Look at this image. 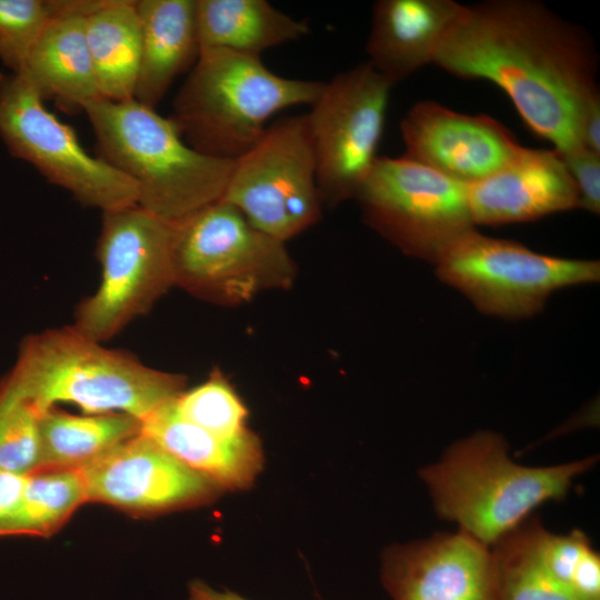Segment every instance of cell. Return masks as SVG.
Instances as JSON below:
<instances>
[{"mask_svg":"<svg viewBox=\"0 0 600 600\" xmlns=\"http://www.w3.org/2000/svg\"><path fill=\"white\" fill-rule=\"evenodd\" d=\"M462 79H484L510 98L528 128L560 154L581 148L580 122L600 98L588 33L531 0L466 6L434 61Z\"/></svg>","mask_w":600,"mask_h":600,"instance_id":"6da1fadb","label":"cell"},{"mask_svg":"<svg viewBox=\"0 0 600 600\" xmlns=\"http://www.w3.org/2000/svg\"><path fill=\"white\" fill-rule=\"evenodd\" d=\"M597 461L591 456L548 467L519 464L501 434L483 430L449 446L419 476L438 517L492 547L538 507L566 498Z\"/></svg>","mask_w":600,"mask_h":600,"instance_id":"7a4b0ae2","label":"cell"},{"mask_svg":"<svg viewBox=\"0 0 600 600\" xmlns=\"http://www.w3.org/2000/svg\"><path fill=\"white\" fill-rule=\"evenodd\" d=\"M4 380L39 413L68 402L86 414L122 412L140 421L184 387L183 377L108 349L72 326L27 337Z\"/></svg>","mask_w":600,"mask_h":600,"instance_id":"3957f363","label":"cell"},{"mask_svg":"<svg viewBox=\"0 0 600 600\" xmlns=\"http://www.w3.org/2000/svg\"><path fill=\"white\" fill-rule=\"evenodd\" d=\"M82 110L101 158L133 181L141 209L176 224L222 199L234 160L196 150L170 118L136 99L101 97Z\"/></svg>","mask_w":600,"mask_h":600,"instance_id":"277c9868","label":"cell"},{"mask_svg":"<svg viewBox=\"0 0 600 600\" xmlns=\"http://www.w3.org/2000/svg\"><path fill=\"white\" fill-rule=\"evenodd\" d=\"M322 87V81L272 72L261 57L200 49L170 119L196 150L234 160L260 139L276 113L311 106Z\"/></svg>","mask_w":600,"mask_h":600,"instance_id":"5b68a950","label":"cell"},{"mask_svg":"<svg viewBox=\"0 0 600 600\" xmlns=\"http://www.w3.org/2000/svg\"><path fill=\"white\" fill-rule=\"evenodd\" d=\"M171 230L174 283L192 292L247 299L292 280L284 242L254 228L223 200L171 224Z\"/></svg>","mask_w":600,"mask_h":600,"instance_id":"8992f818","label":"cell"},{"mask_svg":"<svg viewBox=\"0 0 600 600\" xmlns=\"http://www.w3.org/2000/svg\"><path fill=\"white\" fill-rule=\"evenodd\" d=\"M433 264L440 280L479 311L511 320L534 316L557 290L600 279L599 261L538 253L476 229L453 242Z\"/></svg>","mask_w":600,"mask_h":600,"instance_id":"52a82bcc","label":"cell"},{"mask_svg":"<svg viewBox=\"0 0 600 600\" xmlns=\"http://www.w3.org/2000/svg\"><path fill=\"white\" fill-rule=\"evenodd\" d=\"M171 224L138 204L102 212L97 256L101 279L72 327L97 342L114 337L174 284Z\"/></svg>","mask_w":600,"mask_h":600,"instance_id":"ba28073f","label":"cell"},{"mask_svg":"<svg viewBox=\"0 0 600 600\" xmlns=\"http://www.w3.org/2000/svg\"><path fill=\"white\" fill-rule=\"evenodd\" d=\"M221 200L283 242L318 221L321 197L306 114L268 124L260 139L234 159Z\"/></svg>","mask_w":600,"mask_h":600,"instance_id":"9c48e42d","label":"cell"},{"mask_svg":"<svg viewBox=\"0 0 600 600\" xmlns=\"http://www.w3.org/2000/svg\"><path fill=\"white\" fill-rule=\"evenodd\" d=\"M354 198L369 224L406 253L431 263L476 229L467 184L404 154L378 156Z\"/></svg>","mask_w":600,"mask_h":600,"instance_id":"30bf717a","label":"cell"},{"mask_svg":"<svg viewBox=\"0 0 600 600\" xmlns=\"http://www.w3.org/2000/svg\"><path fill=\"white\" fill-rule=\"evenodd\" d=\"M0 136L12 156L31 163L82 206L106 212L137 204L133 181L90 154L20 74L0 76Z\"/></svg>","mask_w":600,"mask_h":600,"instance_id":"8fae6325","label":"cell"},{"mask_svg":"<svg viewBox=\"0 0 600 600\" xmlns=\"http://www.w3.org/2000/svg\"><path fill=\"white\" fill-rule=\"evenodd\" d=\"M392 87L368 61L323 82L306 114L321 201L356 197L378 158Z\"/></svg>","mask_w":600,"mask_h":600,"instance_id":"7c38bea8","label":"cell"},{"mask_svg":"<svg viewBox=\"0 0 600 600\" xmlns=\"http://www.w3.org/2000/svg\"><path fill=\"white\" fill-rule=\"evenodd\" d=\"M87 501L137 516L209 503L221 489L142 434L81 467Z\"/></svg>","mask_w":600,"mask_h":600,"instance_id":"4fadbf2b","label":"cell"},{"mask_svg":"<svg viewBox=\"0 0 600 600\" xmlns=\"http://www.w3.org/2000/svg\"><path fill=\"white\" fill-rule=\"evenodd\" d=\"M381 582L392 600H497L491 547L459 529L387 548Z\"/></svg>","mask_w":600,"mask_h":600,"instance_id":"5bb4252c","label":"cell"},{"mask_svg":"<svg viewBox=\"0 0 600 600\" xmlns=\"http://www.w3.org/2000/svg\"><path fill=\"white\" fill-rule=\"evenodd\" d=\"M404 156L463 184L502 168L522 148L488 114H464L433 101L416 103L400 123Z\"/></svg>","mask_w":600,"mask_h":600,"instance_id":"9a60e30c","label":"cell"},{"mask_svg":"<svg viewBox=\"0 0 600 600\" xmlns=\"http://www.w3.org/2000/svg\"><path fill=\"white\" fill-rule=\"evenodd\" d=\"M474 224L527 222L579 207L573 179L556 149L522 147L502 168L467 186Z\"/></svg>","mask_w":600,"mask_h":600,"instance_id":"2e32d148","label":"cell"},{"mask_svg":"<svg viewBox=\"0 0 600 600\" xmlns=\"http://www.w3.org/2000/svg\"><path fill=\"white\" fill-rule=\"evenodd\" d=\"M453 0H379L367 40L368 62L392 86L436 54L464 11Z\"/></svg>","mask_w":600,"mask_h":600,"instance_id":"e0dca14e","label":"cell"},{"mask_svg":"<svg viewBox=\"0 0 600 600\" xmlns=\"http://www.w3.org/2000/svg\"><path fill=\"white\" fill-rule=\"evenodd\" d=\"M140 432L221 490L250 488L263 468L262 446L252 431L234 439L216 437L182 419L173 399L143 419Z\"/></svg>","mask_w":600,"mask_h":600,"instance_id":"ac0fdd59","label":"cell"},{"mask_svg":"<svg viewBox=\"0 0 600 600\" xmlns=\"http://www.w3.org/2000/svg\"><path fill=\"white\" fill-rule=\"evenodd\" d=\"M84 14L74 0H61L32 47L20 76L46 99L79 108L101 98L86 38Z\"/></svg>","mask_w":600,"mask_h":600,"instance_id":"d6986e66","label":"cell"},{"mask_svg":"<svg viewBox=\"0 0 600 600\" xmlns=\"http://www.w3.org/2000/svg\"><path fill=\"white\" fill-rule=\"evenodd\" d=\"M141 59L133 99L156 108L199 52L197 0H138Z\"/></svg>","mask_w":600,"mask_h":600,"instance_id":"ffe728a7","label":"cell"},{"mask_svg":"<svg viewBox=\"0 0 600 600\" xmlns=\"http://www.w3.org/2000/svg\"><path fill=\"white\" fill-rule=\"evenodd\" d=\"M200 49H224L261 57L263 51L310 33L298 20L267 0H197Z\"/></svg>","mask_w":600,"mask_h":600,"instance_id":"44dd1931","label":"cell"},{"mask_svg":"<svg viewBox=\"0 0 600 600\" xmlns=\"http://www.w3.org/2000/svg\"><path fill=\"white\" fill-rule=\"evenodd\" d=\"M84 30L101 97L133 99L141 59L136 1L106 0L86 17Z\"/></svg>","mask_w":600,"mask_h":600,"instance_id":"7402d4cb","label":"cell"},{"mask_svg":"<svg viewBox=\"0 0 600 600\" xmlns=\"http://www.w3.org/2000/svg\"><path fill=\"white\" fill-rule=\"evenodd\" d=\"M39 430V470L80 469L140 433L141 421L122 412L76 416L53 407L40 413Z\"/></svg>","mask_w":600,"mask_h":600,"instance_id":"603a6c76","label":"cell"},{"mask_svg":"<svg viewBox=\"0 0 600 600\" xmlns=\"http://www.w3.org/2000/svg\"><path fill=\"white\" fill-rule=\"evenodd\" d=\"M87 501L79 469H44L27 476L20 500L0 537L56 533Z\"/></svg>","mask_w":600,"mask_h":600,"instance_id":"cb8c5ba5","label":"cell"},{"mask_svg":"<svg viewBox=\"0 0 600 600\" xmlns=\"http://www.w3.org/2000/svg\"><path fill=\"white\" fill-rule=\"evenodd\" d=\"M497 600H582L541 563L531 544L527 519L491 547Z\"/></svg>","mask_w":600,"mask_h":600,"instance_id":"d4e9b609","label":"cell"},{"mask_svg":"<svg viewBox=\"0 0 600 600\" xmlns=\"http://www.w3.org/2000/svg\"><path fill=\"white\" fill-rule=\"evenodd\" d=\"M527 527L533 550L546 569L582 600H600V557L589 537L574 529L549 531L530 516Z\"/></svg>","mask_w":600,"mask_h":600,"instance_id":"484cf974","label":"cell"},{"mask_svg":"<svg viewBox=\"0 0 600 600\" xmlns=\"http://www.w3.org/2000/svg\"><path fill=\"white\" fill-rule=\"evenodd\" d=\"M184 420L221 439H234L247 430L248 410L229 381L218 371L200 386L173 399Z\"/></svg>","mask_w":600,"mask_h":600,"instance_id":"4316f807","label":"cell"},{"mask_svg":"<svg viewBox=\"0 0 600 600\" xmlns=\"http://www.w3.org/2000/svg\"><path fill=\"white\" fill-rule=\"evenodd\" d=\"M40 413L0 380V471L28 476L40 468Z\"/></svg>","mask_w":600,"mask_h":600,"instance_id":"83f0119b","label":"cell"},{"mask_svg":"<svg viewBox=\"0 0 600 600\" xmlns=\"http://www.w3.org/2000/svg\"><path fill=\"white\" fill-rule=\"evenodd\" d=\"M56 16L53 0H0V60L20 74L41 32Z\"/></svg>","mask_w":600,"mask_h":600,"instance_id":"f1b7e54d","label":"cell"},{"mask_svg":"<svg viewBox=\"0 0 600 600\" xmlns=\"http://www.w3.org/2000/svg\"><path fill=\"white\" fill-rule=\"evenodd\" d=\"M578 191L581 209L600 211V154L584 147L561 154Z\"/></svg>","mask_w":600,"mask_h":600,"instance_id":"f546056e","label":"cell"},{"mask_svg":"<svg viewBox=\"0 0 600 600\" xmlns=\"http://www.w3.org/2000/svg\"><path fill=\"white\" fill-rule=\"evenodd\" d=\"M26 478L27 476L0 471V532L20 500Z\"/></svg>","mask_w":600,"mask_h":600,"instance_id":"4dcf8cb0","label":"cell"},{"mask_svg":"<svg viewBox=\"0 0 600 600\" xmlns=\"http://www.w3.org/2000/svg\"><path fill=\"white\" fill-rule=\"evenodd\" d=\"M188 600H248L231 591H218L201 580H193L189 584Z\"/></svg>","mask_w":600,"mask_h":600,"instance_id":"1f68e13d","label":"cell"}]
</instances>
